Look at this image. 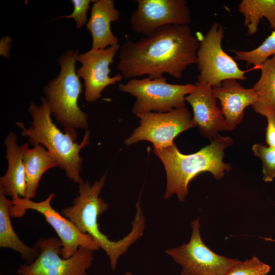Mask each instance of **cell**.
<instances>
[{
  "mask_svg": "<svg viewBox=\"0 0 275 275\" xmlns=\"http://www.w3.org/2000/svg\"><path fill=\"white\" fill-rule=\"evenodd\" d=\"M199 45L189 25H166L138 41L125 42L120 48L117 69L129 80L164 73L181 78L188 66L197 63Z\"/></svg>",
  "mask_w": 275,
  "mask_h": 275,
  "instance_id": "cell-1",
  "label": "cell"
},
{
  "mask_svg": "<svg viewBox=\"0 0 275 275\" xmlns=\"http://www.w3.org/2000/svg\"><path fill=\"white\" fill-rule=\"evenodd\" d=\"M106 175L104 174L93 185L88 180L79 184L78 196L73 199L72 206L62 209L61 214L71 221L82 233L89 234L96 240L108 257L111 268L114 270L119 258L143 236L146 220L141 203L138 201L131 229L126 236L119 240L113 241L100 231L98 218L107 210L109 206L99 197L105 185Z\"/></svg>",
  "mask_w": 275,
  "mask_h": 275,
  "instance_id": "cell-2",
  "label": "cell"
},
{
  "mask_svg": "<svg viewBox=\"0 0 275 275\" xmlns=\"http://www.w3.org/2000/svg\"><path fill=\"white\" fill-rule=\"evenodd\" d=\"M233 143L229 136L224 137L218 133L209 145L190 154L181 153L175 144L162 149L153 148L166 172L163 198L168 199L175 194L179 201L184 202L188 193L189 183L202 172L210 173L217 180L223 178L231 169V165L223 161L224 150Z\"/></svg>",
  "mask_w": 275,
  "mask_h": 275,
  "instance_id": "cell-3",
  "label": "cell"
},
{
  "mask_svg": "<svg viewBox=\"0 0 275 275\" xmlns=\"http://www.w3.org/2000/svg\"><path fill=\"white\" fill-rule=\"evenodd\" d=\"M29 113L32 120L31 126L26 128L22 122L16 123L21 135L28 137L29 143L33 146H43L70 180L78 185L82 183L80 176L82 158L80 152L89 144L90 131L86 132L79 144L76 142L75 129H64L65 133L62 132L53 123L48 103L44 97L41 98L40 104L30 103Z\"/></svg>",
  "mask_w": 275,
  "mask_h": 275,
  "instance_id": "cell-4",
  "label": "cell"
},
{
  "mask_svg": "<svg viewBox=\"0 0 275 275\" xmlns=\"http://www.w3.org/2000/svg\"><path fill=\"white\" fill-rule=\"evenodd\" d=\"M77 50L65 51L58 60L59 74L43 88L51 115L64 129H87L88 115L78 105L82 87L76 73Z\"/></svg>",
  "mask_w": 275,
  "mask_h": 275,
  "instance_id": "cell-5",
  "label": "cell"
},
{
  "mask_svg": "<svg viewBox=\"0 0 275 275\" xmlns=\"http://www.w3.org/2000/svg\"><path fill=\"white\" fill-rule=\"evenodd\" d=\"M195 84H169L161 76L155 78H132L120 84L118 89L136 98L132 113L138 115L149 112L167 113L185 107V97L195 89Z\"/></svg>",
  "mask_w": 275,
  "mask_h": 275,
  "instance_id": "cell-6",
  "label": "cell"
},
{
  "mask_svg": "<svg viewBox=\"0 0 275 275\" xmlns=\"http://www.w3.org/2000/svg\"><path fill=\"white\" fill-rule=\"evenodd\" d=\"M224 28L214 22L199 41L197 53L198 81L212 87L221 86L228 79L245 80L248 70H241L234 60L222 48Z\"/></svg>",
  "mask_w": 275,
  "mask_h": 275,
  "instance_id": "cell-7",
  "label": "cell"
},
{
  "mask_svg": "<svg viewBox=\"0 0 275 275\" xmlns=\"http://www.w3.org/2000/svg\"><path fill=\"white\" fill-rule=\"evenodd\" d=\"M54 196L53 193H51L44 200L38 202L17 197L12 200L13 204L10 208L11 216L21 217L28 209L42 214L57 232L61 241V256L64 258L73 256L80 247L93 251L98 250L99 246L91 235L82 233L71 221L53 209L51 202Z\"/></svg>",
  "mask_w": 275,
  "mask_h": 275,
  "instance_id": "cell-8",
  "label": "cell"
},
{
  "mask_svg": "<svg viewBox=\"0 0 275 275\" xmlns=\"http://www.w3.org/2000/svg\"><path fill=\"white\" fill-rule=\"evenodd\" d=\"M191 227L192 233L187 243L165 251L181 266V275H225L239 261L217 254L205 244L200 234L199 218L192 221Z\"/></svg>",
  "mask_w": 275,
  "mask_h": 275,
  "instance_id": "cell-9",
  "label": "cell"
},
{
  "mask_svg": "<svg viewBox=\"0 0 275 275\" xmlns=\"http://www.w3.org/2000/svg\"><path fill=\"white\" fill-rule=\"evenodd\" d=\"M34 246L40 249L37 258L31 263L18 268L20 275H88L86 272L92 265L93 252L80 247L69 258L61 256L62 243L60 239L51 237L40 238Z\"/></svg>",
  "mask_w": 275,
  "mask_h": 275,
  "instance_id": "cell-10",
  "label": "cell"
},
{
  "mask_svg": "<svg viewBox=\"0 0 275 275\" xmlns=\"http://www.w3.org/2000/svg\"><path fill=\"white\" fill-rule=\"evenodd\" d=\"M140 125L126 139L127 146L142 141H148L154 149H162L174 144L175 138L180 133L197 126L191 114L185 107L167 113L149 112L136 115Z\"/></svg>",
  "mask_w": 275,
  "mask_h": 275,
  "instance_id": "cell-11",
  "label": "cell"
},
{
  "mask_svg": "<svg viewBox=\"0 0 275 275\" xmlns=\"http://www.w3.org/2000/svg\"><path fill=\"white\" fill-rule=\"evenodd\" d=\"M130 23L132 30L148 36L168 25H189L191 11L185 0H138Z\"/></svg>",
  "mask_w": 275,
  "mask_h": 275,
  "instance_id": "cell-12",
  "label": "cell"
},
{
  "mask_svg": "<svg viewBox=\"0 0 275 275\" xmlns=\"http://www.w3.org/2000/svg\"><path fill=\"white\" fill-rule=\"evenodd\" d=\"M119 44L105 49H91L79 53L77 61L81 63L77 74L84 80L85 97L87 102H94L99 99L104 89L115 85L123 78L120 73L109 76V66L114 62L116 53L120 50Z\"/></svg>",
  "mask_w": 275,
  "mask_h": 275,
  "instance_id": "cell-13",
  "label": "cell"
},
{
  "mask_svg": "<svg viewBox=\"0 0 275 275\" xmlns=\"http://www.w3.org/2000/svg\"><path fill=\"white\" fill-rule=\"evenodd\" d=\"M194 90L185 98L191 106L193 119L200 134L210 141L219 131L227 130L221 109L217 105L213 88L197 81Z\"/></svg>",
  "mask_w": 275,
  "mask_h": 275,
  "instance_id": "cell-14",
  "label": "cell"
},
{
  "mask_svg": "<svg viewBox=\"0 0 275 275\" xmlns=\"http://www.w3.org/2000/svg\"><path fill=\"white\" fill-rule=\"evenodd\" d=\"M213 92L220 101L228 130L236 128L242 119L245 108L252 106L257 99L253 88H245L235 79L224 80L221 86L213 88Z\"/></svg>",
  "mask_w": 275,
  "mask_h": 275,
  "instance_id": "cell-15",
  "label": "cell"
},
{
  "mask_svg": "<svg viewBox=\"0 0 275 275\" xmlns=\"http://www.w3.org/2000/svg\"><path fill=\"white\" fill-rule=\"evenodd\" d=\"M4 143L8 169L5 174L1 177L0 190L12 200L17 197L25 198L26 183L23 158L28 144L18 145L17 136L13 132L8 134Z\"/></svg>",
  "mask_w": 275,
  "mask_h": 275,
  "instance_id": "cell-16",
  "label": "cell"
},
{
  "mask_svg": "<svg viewBox=\"0 0 275 275\" xmlns=\"http://www.w3.org/2000/svg\"><path fill=\"white\" fill-rule=\"evenodd\" d=\"M91 16L86 24L92 36V49H105L118 44V39L112 32L111 23L119 19L120 11L113 0H96L91 9Z\"/></svg>",
  "mask_w": 275,
  "mask_h": 275,
  "instance_id": "cell-17",
  "label": "cell"
},
{
  "mask_svg": "<svg viewBox=\"0 0 275 275\" xmlns=\"http://www.w3.org/2000/svg\"><path fill=\"white\" fill-rule=\"evenodd\" d=\"M25 171V198L31 199L36 195L40 179L45 172L58 167L56 159L41 145L26 148L23 158Z\"/></svg>",
  "mask_w": 275,
  "mask_h": 275,
  "instance_id": "cell-18",
  "label": "cell"
},
{
  "mask_svg": "<svg viewBox=\"0 0 275 275\" xmlns=\"http://www.w3.org/2000/svg\"><path fill=\"white\" fill-rule=\"evenodd\" d=\"M12 200L8 199L0 190V247L10 248L20 254L28 264L33 262L38 257L40 249L30 247L24 243L14 231L11 221L10 208Z\"/></svg>",
  "mask_w": 275,
  "mask_h": 275,
  "instance_id": "cell-19",
  "label": "cell"
},
{
  "mask_svg": "<svg viewBox=\"0 0 275 275\" xmlns=\"http://www.w3.org/2000/svg\"><path fill=\"white\" fill-rule=\"evenodd\" d=\"M257 68L261 69V73L253 87L257 99L252 106L255 113L265 117L275 115V56Z\"/></svg>",
  "mask_w": 275,
  "mask_h": 275,
  "instance_id": "cell-20",
  "label": "cell"
},
{
  "mask_svg": "<svg viewBox=\"0 0 275 275\" xmlns=\"http://www.w3.org/2000/svg\"><path fill=\"white\" fill-rule=\"evenodd\" d=\"M238 8L244 16V25L249 35L257 32L260 20L263 17L275 30V0H242Z\"/></svg>",
  "mask_w": 275,
  "mask_h": 275,
  "instance_id": "cell-21",
  "label": "cell"
},
{
  "mask_svg": "<svg viewBox=\"0 0 275 275\" xmlns=\"http://www.w3.org/2000/svg\"><path fill=\"white\" fill-rule=\"evenodd\" d=\"M232 51L235 60L245 61L247 67L253 65L258 68L269 57L275 56V30L261 45L253 50Z\"/></svg>",
  "mask_w": 275,
  "mask_h": 275,
  "instance_id": "cell-22",
  "label": "cell"
},
{
  "mask_svg": "<svg viewBox=\"0 0 275 275\" xmlns=\"http://www.w3.org/2000/svg\"><path fill=\"white\" fill-rule=\"evenodd\" d=\"M270 270L269 265L262 262L257 256H253L245 261H239L225 275H267Z\"/></svg>",
  "mask_w": 275,
  "mask_h": 275,
  "instance_id": "cell-23",
  "label": "cell"
},
{
  "mask_svg": "<svg viewBox=\"0 0 275 275\" xmlns=\"http://www.w3.org/2000/svg\"><path fill=\"white\" fill-rule=\"evenodd\" d=\"M252 151L262 161L263 181L272 182L275 178V148L257 143L252 146Z\"/></svg>",
  "mask_w": 275,
  "mask_h": 275,
  "instance_id": "cell-24",
  "label": "cell"
},
{
  "mask_svg": "<svg viewBox=\"0 0 275 275\" xmlns=\"http://www.w3.org/2000/svg\"><path fill=\"white\" fill-rule=\"evenodd\" d=\"M91 0H72L71 2L73 5L74 9L72 13L70 15L61 16L58 18H73L75 22L77 29L81 28L88 22L87 12L90 8Z\"/></svg>",
  "mask_w": 275,
  "mask_h": 275,
  "instance_id": "cell-25",
  "label": "cell"
},
{
  "mask_svg": "<svg viewBox=\"0 0 275 275\" xmlns=\"http://www.w3.org/2000/svg\"><path fill=\"white\" fill-rule=\"evenodd\" d=\"M266 118L267 120L266 142L269 147L275 148V115H269Z\"/></svg>",
  "mask_w": 275,
  "mask_h": 275,
  "instance_id": "cell-26",
  "label": "cell"
},
{
  "mask_svg": "<svg viewBox=\"0 0 275 275\" xmlns=\"http://www.w3.org/2000/svg\"><path fill=\"white\" fill-rule=\"evenodd\" d=\"M11 38L9 36L1 38L0 40V54L7 58L9 56V51L11 47Z\"/></svg>",
  "mask_w": 275,
  "mask_h": 275,
  "instance_id": "cell-27",
  "label": "cell"
},
{
  "mask_svg": "<svg viewBox=\"0 0 275 275\" xmlns=\"http://www.w3.org/2000/svg\"><path fill=\"white\" fill-rule=\"evenodd\" d=\"M124 275H132V274L130 272H126Z\"/></svg>",
  "mask_w": 275,
  "mask_h": 275,
  "instance_id": "cell-28",
  "label": "cell"
}]
</instances>
